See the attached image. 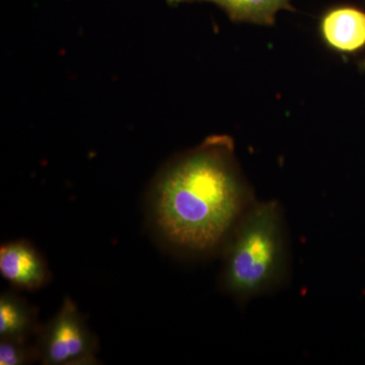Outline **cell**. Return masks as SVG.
I'll return each instance as SVG.
<instances>
[{
  "instance_id": "6da1fadb",
  "label": "cell",
  "mask_w": 365,
  "mask_h": 365,
  "mask_svg": "<svg viewBox=\"0 0 365 365\" xmlns=\"http://www.w3.org/2000/svg\"><path fill=\"white\" fill-rule=\"evenodd\" d=\"M256 201L234 143L217 135L163 168L151 184L146 211L163 246L182 256L206 257L222 252Z\"/></svg>"
},
{
  "instance_id": "7a4b0ae2",
  "label": "cell",
  "mask_w": 365,
  "mask_h": 365,
  "mask_svg": "<svg viewBox=\"0 0 365 365\" xmlns=\"http://www.w3.org/2000/svg\"><path fill=\"white\" fill-rule=\"evenodd\" d=\"M220 285L239 304L278 289L289 277V246L282 207L256 201L228 240Z\"/></svg>"
},
{
  "instance_id": "3957f363",
  "label": "cell",
  "mask_w": 365,
  "mask_h": 365,
  "mask_svg": "<svg viewBox=\"0 0 365 365\" xmlns=\"http://www.w3.org/2000/svg\"><path fill=\"white\" fill-rule=\"evenodd\" d=\"M36 347L45 365H93L98 364V340L71 297L59 311L40 326Z\"/></svg>"
},
{
  "instance_id": "277c9868",
  "label": "cell",
  "mask_w": 365,
  "mask_h": 365,
  "mask_svg": "<svg viewBox=\"0 0 365 365\" xmlns=\"http://www.w3.org/2000/svg\"><path fill=\"white\" fill-rule=\"evenodd\" d=\"M0 274L14 288L34 292L50 280L44 257L31 242L20 240L0 247Z\"/></svg>"
},
{
  "instance_id": "5b68a950",
  "label": "cell",
  "mask_w": 365,
  "mask_h": 365,
  "mask_svg": "<svg viewBox=\"0 0 365 365\" xmlns=\"http://www.w3.org/2000/svg\"><path fill=\"white\" fill-rule=\"evenodd\" d=\"M319 34L333 51L359 52L365 47V11L353 6L333 7L322 16Z\"/></svg>"
},
{
  "instance_id": "8992f818",
  "label": "cell",
  "mask_w": 365,
  "mask_h": 365,
  "mask_svg": "<svg viewBox=\"0 0 365 365\" xmlns=\"http://www.w3.org/2000/svg\"><path fill=\"white\" fill-rule=\"evenodd\" d=\"M168 4L177 6L192 2H208L215 4L227 13L228 18L237 23L272 26L275 16L282 9L294 11L292 0H167Z\"/></svg>"
},
{
  "instance_id": "52a82bcc",
  "label": "cell",
  "mask_w": 365,
  "mask_h": 365,
  "mask_svg": "<svg viewBox=\"0 0 365 365\" xmlns=\"http://www.w3.org/2000/svg\"><path fill=\"white\" fill-rule=\"evenodd\" d=\"M38 313L24 297L7 292L0 297V339L29 341L37 335Z\"/></svg>"
},
{
  "instance_id": "ba28073f",
  "label": "cell",
  "mask_w": 365,
  "mask_h": 365,
  "mask_svg": "<svg viewBox=\"0 0 365 365\" xmlns=\"http://www.w3.org/2000/svg\"><path fill=\"white\" fill-rule=\"evenodd\" d=\"M39 361L36 345L28 341L0 339V364L26 365Z\"/></svg>"
},
{
  "instance_id": "9c48e42d",
  "label": "cell",
  "mask_w": 365,
  "mask_h": 365,
  "mask_svg": "<svg viewBox=\"0 0 365 365\" xmlns=\"http://www.w3.org/2000/svg\"><path fill=\"white\" fill-rule=\"evenodd\" d=\"M361 67L362 68L365 69V60L364 62H362Z\"/></svg>"
}]
</instances>
